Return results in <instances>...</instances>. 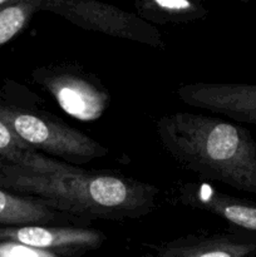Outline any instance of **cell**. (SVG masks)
I'll use <instances>...</instances> for the list:
<instances>
[{
	"instance_id": "1",
	"label": "cell",
	"mask_w": 256,
	"mask_h": 257,
	"mask_svg": "<svg viewBox=\"0 0 256 257\" xmlns=\"http://www.w3.org/2000/svg\"><path fill=\"white\" fill-rule=\"evenodd\" d=\"M0 188L39 198L49 207L78 220H136L153 212L160 190L114 173H92L65 165L57 171L0 166Z\"/></svg>"
},
{
	"instance_id": "2",
	"label": "cell",
	"mask_w": 256,
	"mask_h": 257,
	"mask_svg": "<svg viewBox=\"0 0 256 257\" xmlns=\"http://www.w3.org/2000/svg\"><path fill=\"white\" fill-rule=\"evenodd\" d=\"M156 132L181 168L256 195V142L248 130L220 118L177 112L157 119Z\"/></svg>"
},
{
	"instance_id": "3",
	"label": "cell",
	"mask_w": 256,
	"mask_h": 257,
	"mask_svg": "<svg viewBox=\"0 0 256 257\" xmlns=\"http://www.w3.org/2000/svg\"><path fill=\"white\" fill-rule=\"evenodd\" d=\"M0 120L34 151L70 163H87L108 155L98 141L39 109L0 102Z\"/></svg>"
},
{
	"instance_id": "4",
	"label": "cell",
	"mask_w": 256,
	"mask_h": 257,
	"mask_svg": "<svg viewBox=\"0 0 256 257\" xmlns=\"http://www.w3.org/2000/svg\"><path fill=\"white\" fill-rule=\"evenodd\" d=\"M32 77L67 114L82 122L99 119L110 104L109 90L99 78L77 63L42 65L33 70Z\"/></svg>"
},
{
	"instance_id": "5",
	"label": "cell",
	"mask_w": 256,
	"mask_h": 257,
	"mask_svg": "<svg viewBox=\"0 0 256 257\" xmlns=\"http://www.w3.org/2000/svg\"><path fill=\"white\" fill-rule=\"evenodd\" d=\"M42 10L64 18L85 30L163 49L162 34L136 13L95 0H42Z\"/></svg>"
},
{
	"instance_id": "6",
	"label": "cell",
	"mask_w": 256,
	"mask_h": 257,
	"mask_svg": "<svg viewBox=\"0 0 256 257\" xmlns=\"http://www.w3.org/2000/svg\"><path fill=\"white\" fill-rule=\"evenodd\" d=\"M177 97L191 107L256 125V84L196 82L181 85Z\"/></svg>"
},
{
	"instance_id": "7",
	"label": "cell",
	"mask_w": 256,
	"mask_h": 257,
	"mask_svg": "<svg viewBox=\"0 0 256 257\" xmlns=\"http://www.w3.org/2000/svg\"><path fill=\"white\" fill-rule=\"evenodd\" d=\"M178 203L221 217L232 228L256 235V201L235 197L200 182H183L176 190Z\"/></svg>"
},
{
	"instance_id": "8",
	"label": "cell",
	"mask_w": 256,
	"mask_h": 257,
	"mask_svg": "<svg viewBox=\"0 0 256 257\" xmlns=\"http://www.w3.org/2000/svg\"><path fill=\"white\" fill-rule=\"evenodd\" d=\"M161 257H256V235L231 230L216 233H190L156 246Z\"/></svg>"
},
{
	"instance_id": "9",
	"label": "cell",
	"mask_w": 256,
	"mask_h": 257,
	"mask_svg": "<svg viewBox=\"0 0 256 257\" xmlns=\"http://www.w3.org/2000/svg\"><path fill=\"white\" fill-rule=\"evenodd\" d=\"M77 220L49 207L39 198L14 195L0 188V226H52Z\"/></svg>"
},
{
	"instance_id": "10",
	"label": "cell",
	"mask_w": 256,
	"mask_h": 257,
	"mask_svg": "<svg viewBox=\"0 0 256 257\" xmlns=\"http://www.w3.org/2000/svg\"><path fill=\"white\" fill-rule=\"evenodd\" d=\"M136 14L150 24H186L207 17L202 3L190 0H137L133 3Z\"/></svg>"
},
{
	"instance_id": "11",
	"label": "cell",
	"mask_w": 256,
	"mask_h": 257,
	"mask_svg": "<svg viewBox=\"0 0 256 257\" xmlns=\"http://www.w3.org/2000/svg\"><path fill=\"white\" fill-rule=\"evenodd\" d=\"M38 12H42V0H10L0 7V48L22 33Z\"/></svg>"
},
{
	"instance_id": "12",
	"label": "cell",
	"mask_w": 256,
	"mask_h": 257,
	"mask_svg": "<svg viewBox=\"0 0 256 257\" xmlns=\"http://www.w3.org/2000/svg\"><path fill=\"white\" fill-rule=\"evenodd\" d=\"M43 156L19 140L0 120V166L13 165L22 168H35Z\"/></svg>"
},
{
	"instance_id": "13",
	"label": "cell",
	"mask_w": 256,
	"mask_h": 257,
	"mask_svg": "<svg viewBox=\"0 0 256 257\" xmlns=\"http://www.w3.org/2000/svg\"><path fill=\"white\" fill-rule=\"evenodd\" d=\"M143 257H161V256L156 255L155 252H146L145 255H143Z\"/></svg>"
},
{
	"instance_id": "14",
	"label": "cell",
	"mask_w": 256,
	"mask_h": 257,
	"mask_svg": "<svg viewBox=\"0 0 256 257\" xmlns=\"http://www.w3.org/2000/svg\"><path fill=\"white\" fill-rule=\"evenodd\" d=\"M10 0H0V7H4V5L9 4Z\"/></svg>"
}]
</instances>
